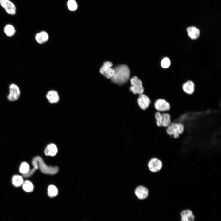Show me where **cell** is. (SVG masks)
<instances>
[{
    "label": "cell",
    "mask_w": 221,
    "mask_h": 221,
    "mask_svg": "<svg viewBox=\"0 0 221 221\" xmlns=\"http://www.w3.org/2000/svg\"><path fill=\"white\" fill-rule=\"evenodd\" d=\"M170 64V60L167 57L163 58L161 62V66L164 68H166L169 67Z\"/></svg>",
    "instance_id": "25"
},
{
    "label": "cell",
    "mask_w": 221,
    "mask_h": 221,
    "mask_svg": "<svg viewBox=\"0 0 221 221\" xmlns=\"http://www.w3.org/2000/svg\"><path fill=\"white\" fill-rule=\"evenodd\" d=\"M10 93L7 96L8 100L14 101L19 98L20 95V91L18 87L16 84L12 83L9 87Z\"/></svg>",
    "instance_id": "9"
},
{
    "label": "cell",
    "mask_w": 221,
    "mask_h": 221,
    "mask_svg": "<svg viewBox=\"0 0 221 221\" xmlns=\"http://www.w3.org/2000/svg\"><path fill=\"white\" fill-rule=\"evenodd\" d=\"M3 31L5 34L9 37H13L16 32L15 27L10 24H7L4 26Z\"/></svg>",
    "instance_id": "19"
},
{
    "label": "cell",
    "mask_w": 221,
    "mask_h": 221,
    "mask_svg": "<svg viewBox=\"0 0 221 221\" xmlns=\"http://www.w3.org/2000/svg\"><path fill=\"white\" fill-rule=\"evenodd\" d=\"M155 118L157 125L158 127L167 128L172 122L170 115L166 112H156Z\"/></svg>",
    "instance_id": "4"
},
{
    "label": "cell",
    "mask_w": 221,
    "mask_h": 221,
    "mask_svg": "<svg viewBox=\"0 0 221 221\" xmlns=\"http://www.w3.org/2000/svg\"><path fill=\"white\" fill-rule=\"evenodd\" d=\"M137 102L140 107L143 110L147 108L151 103L149 98L146 95L141 94L137 99Z\"/></svg>",
    "instance_id": "11"
},
{
    "label": "cell",
    "mask_w": 221,
    "mask_h": 221,
    "mask_svg": "<svg viewBox=\"0 0 221 221\" xmlns=\"http://www.w3.org/2000/svg\"><path fill=\"white\" fill-rule=\"evenodd\" d=\"M32 164L33 167V169L35 171L39 169L41 172L45 174H54L59 170L57 167L48 166L40 156H36L34 158L32 161Z\"/></svg>",
    "instance_id": "2"
},
{
    "label": "cell",
    "mask_w": 221,
    "mask_h": 221,
    "mask_svg": "<svg viewBox=\"0 0 221 221\" xmlns=\"http://www.w3.org/2000/svg\"><path fill=\"white\" fill-rule=\"evenodd\" d=\"M148 166L149 170L153 173L158 172L163 167V163L161 160L157 157H154L149 161Z\"/></svg>",
    "instance_id": "8"
},
{
    "label": "cell",
    "mask_w": 221,
    "mask_h": 221,
    "mask_svg": "<svg viewBox=\"0 0 221 221\" xmlns=\"http://www.w3.org/2000/svg\"><path fill=\"white\" fill-rule=\"evenodd\" d=\"M135 193L137 197L140 199H144L146 198L149 194V190L145 187L139 186L135 189Z\"/></svg>",
    "instance_id": "12"
},
{
    "label": "cell",
    "mask_w": 221,
    "mask_h": 221,
    "mask_svg": "<svg viewBox=\"0 0 221 221\" xmlns=\"http://www.w3.org/2000/svg\"><path fill=\"white\" fill-rule=\"evenodd\" d=\"M58 193V191L56 187L54 185H51L49 186L48 189V194L51 198L56 196Z\"/></svg>",
    "instance_id": "21"
},
{
    "label": "cell",
    "mask_w": 221,
    "mask_h": 221,
    "mask_svg": "<svg viewBox=\"0 0 221 221\" xmlns=\"http://www.w3.org/2000/svg\"><path fill=\"white\" fill-rule=\"evenodd\" d=\"M184 130V126L183 123L172 122L166 128V131L168 134L173 136L175 139H177L183 133Z\"/></svg>",
    "instance_id": "3"
},
{
    "label": "cell",
    "mask_w": 221,
    "mask_h": 221,
    "mask_svg": "<svg viewBox=\"0 0 221 221\" xmlns=\"http://www.w3.org/2000/svg\"><path fill=\"white\" fill-rule=\"evenodd\" d=\"M154 106L156 110L160 112H167L170 109L169 103L163 99H157L154 102Z\"/></svg>",
    "instance_id": "7"
},
{
    "label": "cell",
    "mask_w": 221,
    "mask_h": 221,
    "mask_svg": "<svg viewBox=\"0 0 221 221\" xmlns=\"http://www.w3.org/2000/svg\"><path fill=\"white\" fill-rule=\"evenodd\" d=\"M57 149L56 145L51 143L48 144L44 150V153L47 156H53L55 155L57 152Z\"/></svg>",
    "instance_id": "15"
},
{
    "label": "cell",
    "mask_w": 221,
    "mask_h": 221,
    "mask_svg": "<svg viewBox=\"0 0 221 221\" xmlns=\"http://www.w3.org/2000/svg\"><path fill=\"white\" fill-rule=\"evenodd\" d=\"M0 4L8 14L14 15L15 14V6L9 0H0Z\"/></svg>",
    "instance_id": "10"
},
{
    "label": "cell",
    "mask_w": 221,
    "mask_h": 221,
    "mask_svg": "<svg viewBox=\"0 0 221 221\" xmlns=\"http://www.w3.org/2000/svg\"><path fill=\"white\" fill-rule=\"evenodd\" d=\"M30 170L29 164L26 162H23L19 168V172L23 174L26 173Z\"/></svg>",
    "instance_id": "23"
},
{
    "label": "cell",
    "mask_w": 221,
    "mask_h": 221,
    "mask_svg": "<svg viewBox=\"0 0 221 221\" xmlns=\"http://www.w3.org/2000/svg\"><path fill=\"white\" fill-rule=\"evenodd\" d=\"M130 83L131 86L130 90L133 93L140 95L143 93L144 89L142 82L137 76H134L132 78L130 79Z\"/></svg>",
    "instance_id": "5"
},
{
    "label": "cell",
    "mask_w": 221,
    "mask_h": 221,
    "mask_svg": "<svg viewBox=\"0 0 221 221\" xmlns=\"http://www.w3.org/2000/svg\"><path fill=\"white\" fill-rule=\"evenodd\" d=\"M187 30L188 35L192 39H196L199 36L200 30L195 27H189L187 28Z\"/></svg>",
    "instance_id": "17"
},
{
    "label": "cell",
    "mask_w": 221,
    "mask_h": 221,
    "mask_svg": "<svg viewBox=\"0 0 221 221\" xmlns=\"http://www.w3.org/2000/svg\"><path fill=\"white\" fill-rule=\"evenodd\" d=\"M46 97L50 103H55L59 100V95L57 92L54 90L49 91L47 93Z\"/></svg>",
    "instance_id": "18"
},
{
    "label": "cell",
    "mask_w": 221,
    "mask_h": 221,
    "mask_svg": "<svg viewBox=\"0 0 221 221\" xmlns=\"http://www.w3.org/2000/svg\"><path fill=\"white\" fill-rule=\"evenodd\" d=\"M12 183L14 186L18 187L21 185L23 183L22 177L19 175L14 176L12 178Z\"/></svg>",
    "instance_id": "20"
},
{
    "label": "cell",
    "mask_w": 221,
    "mask_h": 221,
    "mask_svg": "<svg viewBox=\"0 0 221 221\" xmlns=\"http://www.w3.org/2000/svg\"><path fill=\"white\" fill-rule=\"evenodd\" d=\"M48 39L47 33L45 31H41L36 34L35 39L36 41L40 44H41L46 42Z\"/></svg>",
    "instance_id": "16"
},
{
    "label": "cell",
    "mask_w": 221,
    "mask_h": 221,
    "mask_svg": "<svg viewBox=\"0 0 221 221\" xmlns=\"http://www.w3.org/2000/svg\"><path fill=\"white\" fill-rule=\"evenodd\" d=\"M181 221H194L195 216L192 211L189 209L182 210L180 213Z\"/></svg>",
    "instance_id": "14"
},
{
    "label": "cell",
    "mask_w": 221,
    "mask_h": 221,
    "mask_svg": "<svg viewBox=\"0 0 221 221\" xmlns=\"http://www.w3.org/2000/svg\"><path fill=\"white\" fill-rule=\"evenodd\" d=\"M182 88L184 92L186 94L192 95L195 91V83L192 81L188 80L183 84Z\"/></svg>",
    "instance_id": "13"
},
{
    "label": "cell",
    "mask_w": 221,
    "mask_h": 221,
    "mask_svg": "<svg viewBox=\"0 0 221 221\" xmlns=\"http://www.w3.org/2000/svg\"><path fill=\"white\" fill-rule=\"evenodd\" d=\"M68 7L71 11H74L77 8V4L74 0H69L67 3Z\"/></svg>",
    "instance_id": "24"
},
{
    "label": "cell",
    "mask_w": 221,
    "mask_h": 221,
    "mask_svg": "<svg viewBox=\"0 0 221 221\" xmlns=\"http://www.w3.org/2000/svg\"><path fill=\"white\" fill-rule=\"evenodd\" d=\"M113 64L110 62L107 61L104 63L100 69V72L107 79H111L113 76L114 69L112 68Z\"/></svg>",
    "instance_id": "6"
},
{
    "label": "cell",
    "mask_w": 221,
    "mask_h": 221,
    "mask_svg": "<svg viewBox=\"0 0 221 221\" xmlns=\"http://www.w3.org/2000/svg\"><path fill=\"white\" fill-rule=\"evenodd\" d=\"M22 184L23 189L25 192H29L33 191L34 186L30 181L29 180L25 181Z\"/></svg>",
    "instance_id": "22"
},
{
    "label": "cell",
    "mask_w": 221,
    "mask_h": 221,
    "mask_svg": "<svg viewBox=\"0 0 221 221\" xmlns=\"http://www.w3.org/2000/svg\"><path fill=\"white\" fill-rule=\"evenodd\" d=\"M114 69V75L111 78V81L119 85L125 83L128 80L130 74L128 66L122 64L116 66Z\"/></svg>",
    "instance_id": "1"
}]
</instances>
